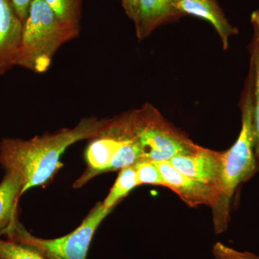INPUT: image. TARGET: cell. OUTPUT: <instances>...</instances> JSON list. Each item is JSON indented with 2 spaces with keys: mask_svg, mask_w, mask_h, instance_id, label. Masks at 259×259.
<instances>
[{
  "mask_svg": "<svg viewBox=\"0 0 259 259\" xmlns=\"http://www.w3.org/2000/svg\"><path fill=\"white\" fill-rule=\"evenodd\" d=\"M253 37L250 44V68L253 77V124L255 134V153L259 163V10L250 16Z\"/></svg>",
  "mask_w": 259,
  "mask_h": 259,
  "instance_id": "obj_13",
  "label": "cell"
},
{
  "mask_svg": "<svg viewBox=\"0 0 259 259\" xmlns=\"http://www.w3.org/2000/svg\"><path fill=\"white\" fill-rule=\"evenodd\" d=\"M23 26L11 0H0V74L17 64Z\"/></svg>",
  "mask_w": 259,
  "mask_h": 259,
  "instance_id": "obj_9",
  "label": "cell"
},
{
  "mask_svg": "<svg viewBox=\"0 0 259 259\" xmlns=\"http://www.w3.org/2000/svg\"><path fill=\"white\" fill-rule=\"evenodd\" d=\"M130 112L133 134L144 160L169 161L178 155L192 152L197 147V144L172 125L151 104Z\"/></svg>",
  "mask_w": 259,
  "mask_h": 259,
  "instance_id": "obj_5",
  "label": "cell"
},
{
  "mask_svg": "<svg viewBox=\"0 0 259 259\" xmlns=\"http://www.w3.org/2000/svg\"><path fill=\"white\" fill-rule=\"evenodd\" d=\"M135 168L139 185H150L166 187V183L154 161L144 160L136 163Z\"/></svg>",
  "mask_w": 259,
  "mask_h": 259,
  "instance_id": "obj_18",
  "label": "cell"
},
{
  "mask_svg": "<svg viewBox=\"0 0 259 259\" xmlns=\"http://www.w3.org/2000/svg\"><path fill=\"white\" fill-rule=\"evenodd\" d=\"M143 160L144 156L139 144L136 139L131 140L116 152L110 164L103 170L102 174L121 170Z\"/></svg>",
  "mask_w": 259,
  "mask_h": 259,
  "instance_id": "obj_15",
  "label": "cell"
},
{
  "mask_svg": "<svg viewBox=\"0 0 259 259\" xmlns=\"http://www.w3.org/2000/svg\"><path fill=\"white\" fill-rule=\"evenodd\" d=\"M21 181L14 174L5 172L0 182V235L18 215V203L23 195Z\"/></svg>",
  "mask_w": 259,
  "mask_h": 259,
  "instance_id": "obj_12",
  "label": "cell"
},
{
  "mask_svg": "<svg viewBox=\"0 0 259 259\" xmlns=\"http://www.w3.org/2000/svg\"><path fill=\"white\" fill-rule=\"evenodd\" d=\"M180 17L176 0H139V13L134 23L138 38L144 40L161 25Z\"/></svg>",
  "mask_w": 259,
  "mask_h": 259,
  "instance_id": "obj_11",
  "label": "cell"
},
{
  "mask_svg": "<svg viewBox=\"0 0 259 259\" xmlns=\"http://www.w3.org/2000/svg\"><path fill=\"white\" fill-rule=\"evenodd\" d=\"M137 186H139V184L135 164L122 168L108 195L102 202L104 207L113 209L117 204Z\"/></svg>",
  "mask_w": 259,
  "mask_h": 259,
  "instance_id": "obj_14",
  "label": "cell"
},
{
  "mask_svg": "<svg viewBox=\"0 0 259 259\" xmlns=\"http://www.w3.org/2000/svg\"><path fill=\"white\" fill-rule=\"evenodd\" d=\"M0 259H3V258H2L1 257H0Z\"/></svg>",
  "mask_w": 259,
  "mask_h": 259,
  "instance_id": "obj_22",
  "label": "cell"
},
{
  "mask_svg": "<svg viewBox=\"0 0 259 259\" xmlns=\"http://www.w3.org/2000/svg\"><path fill=\"white\" fill-rule=\"evenodd\" d=\"M176 6L182 16L192 15L212 24L224 49L229 45L230 37L238 34V29L229 23L217 0H176Z\"/></svg>",
  "mask_w": 259,
  "mask_h": 259,
  "instance_id": "obj_10",
  "label": "cell"
},
{
  "mask_svg": "<svg viewBox=\"0 0 259 259\" xmlns=\"http://www.w3.org/2000/svg\"><path fill=\"white\" fill-rule=\"evenodd\" d=\"M212 254L215 259H259L258 255L248 251H240L218 242L212 247Z\"/></svg>",
  "mask_w": 259,
  "mask_h": 259,
  "instance_id": "obj_19",
  "label": "cell"
},
{
  "mask_svg": "<svg viewBox=\"0 0 259 259\" xmlns=\"http://www.w3.org/2000/svg\"><path fill=\"white\" fill-rule=\"evenodd\" d=\"M33 0H11L12 5L18 18L25 23L29 14L30 5Z\"/></svg>",
  "mask_w": 259,
  "mask_h": 259,
  "instance_id": "obj_20",
  "label": "cell"
},
{
  "mask_svg": "<svg viewBox=\"0 0 259 259\" xmlns=\"http://www.w3.org/2000/svg\"><path fill=\"white\" fill-rule=\"evenodd\" d=\"M109 119H82L73 128H62L29 140L3 139L0 166L14 174L23 185L22 194L47 184L63 166L61 156L75 143L93 139L106 127Z\"/></svg>",
  "mask_w": 259,
  "mask_h": 259,
  "instance_id": "obj_1",
  "label": "cell"
},
{
  "mask_svg": "<svg viewBox=\"0 0 259 259\" xmlns=\"http://www.w3.org/2000/svg\"><path fill=\"white\" fill-rule=\"evenodd\" d=\"M126 15L129 18L136 22L139 13V0H120Z\"/></svg>",
  "mask_w": 259,
  "mask_h": 259,
  "instance_id": "obj_21",
  "label": "cell"
},
{
  "mask_svg": "<svg viewBox=\"0 0 259 259\" xmlns=\"http://www.w3.org/2000/svg\"><path fill=\"white\" fill-rule=\"evenodd\" d=\"M240 107L241 131L234 144L223 151L219 193L215 203L211 207L216 234H221L228 228L231 221L232 199L237 188L249 180L257 169L253 124V77L250 69Z\"/></svg>",
  "mask_w": 259,
  "mask_h": 259,
  "instance_id": "obj_2",
  "label": "cell"
},
{
  "mask_svg": "<svg viewBox=\"0 0 259 259\" xmlns=\"http://www.w3.org/2000/svg\"><path fill=\"white\" fill-rule=\"evenodd\" d=\"M0 257L3 259H47L28 245L0 239Z\"/></svg>",
  "mask_w": 259,
  "mask_h": 259,
  "instance_id": "obj_17",
  "label": "cell"
},
{
  "mask_svg": "<svg viewBox=\"0 0 259 259\" xmlns=\"http://www.w3.org/2000/svg\"><path fill=\"white\" fill-rule=\"evenodd\" d=\"M112 210L105 208L102 202H98L76 229L54 239L33 236L20 222L18 215L2 235L11 241L31 247L47 259H87L95 231Z\"/></svg>",
  "mask_w": 259,
  "mask_h": 259,
  "instance_id": "obj_4",
  "label": "cell"
},
{
  "mask_svg": "<svg viewBox=\"0 0 259 259\" xmlns=\"http://www.w3.org/2000/svg\"><path fill=\"white\" fill-rule=\"evenodd\" d=\"M223 159V151L197 145L192 152L178 155L168 161L181 173L215 187L219 193Z\"/></svg>",
  "mask_w": 259,
  "mask_h": 259,
  "instance_id": "obj_7",
  "label": "cell"
},
{
  "mask_svg": "<svg viewBox=\"0 0 259 259\" xmlns=\"http://www.w3.org/2000/svg\"><path fill=\"white\" fill-rule=\"evenodd\" d=\"M81 1L82 0H45L63 23L78 30L80 28Z\"/></svg>",
  "mask_w": 259,
  "mask_h": 259,
  "instance_id": "obj_16",
  "label": "cell"
},
{
  "mask_svg": "<svg viewBox=\"0 0 259 259\" xmlns=\"http://www.w3.org/2000/svg\"><path fill=\"white\" fill-rule=\"evenodd\" d=\"M155 163L165 181L166 187L175 192L187 205L212 207L215 203L218 196L215 187L181 173L169 161H156Z\"/></svg>",
  "mask_w": 259,
  "mask_h": 259,
  "instance_id": "obj_8",
  "label": "cell"
},
{
  "mask_svg": "<svg viewBox=\"0 0 259 259\" xmlns=\"http://www.w3.org/2000/svg\"><path fill=\"white\" fill-rule=\"evenodd\" d=\"M79 34L78 29L63 23L45 0H33L24 23L16 65L37 74L46 72L58 50Z\"/></svg>",
  "mask_w": 259,
  "mask_h": 259,
  "instance_id": "obj_3",
  "label": "cell"
},
{
  "mask_svg": "<svg viewBox=\"0 0 259 259\" xmlns=\"http://www.w3.org/2000/svg\"><path fill=\"white\" fill-rule=\"evenodd\" d=\"M134 139L130 111L109 119L106 127L92 139L87 148L85 159L88 168L74 182L73 187L80 188L94 177L101 175L110 164L116 152L127 141Z\"/></svg>",
  "mask_w": 259,
  "mask_h": 259,
  "instance_id": "obj_6",
  "label": "cell"
}]
</instances>
